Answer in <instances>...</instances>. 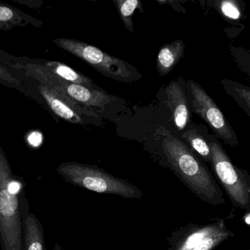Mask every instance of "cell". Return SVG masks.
Segmentation results:
<instances>
[{
	"mask_svg": "<svg viewBox=\"0 0 250 250\" xmlns=\"http://www.w3.org/2000/svg\"><path fill=\"white\" fill-rule=\"evenodd\" d=\"M54 43L77 57L105 77L117 81L131 83L136 80L134 67L120 58L112 56L96 46L74 39H58Z\"/></svg>",
	"mask_w": 250,
	"mask_h": 250,
	"instance_id": "8992f818",
	"label": "cell"
},
{
	"mask_svg": "<svg viewBox=\"0 0 250 250\" xmlns=\"http://www.w3.org/2000/svg\"><path fill=\"white\" fill-rule=\"evenodd\" d=\"M37 90L43 98V102L59 118L73 124L84 125L85 118L96 117L90 109L77 103L66 95L37 83Z\"/></svg>",
	"mask_w": 250,
	"mask_h": 250,
	"instance_id": "ba28073f",
	"label": "cell"
},
{
	"mask_svg": "<svg viewBox=\"0 0 250 250\" xmlns=\"http://www.w3.org/2000/svg\"><path fill=\"white\" fill-rule=\"evenodd\" d=\"M187 85L191 91L194 112L206 121L216 136L223 140L225 143L230 146L238 144L235 133L228 125L222 111L214 101L200 84L193 80H188Z\"/></svg>",
	"mask_w": 250,
	"mask_h": 250,
	"instance_id": "52a82bcc",
	"label": "cell"
},
{
	"mask_svg": "<svg viewBox=\"0 0 250 250\" xmlns=\"http://www.w3.org/2000/svg\"><path fill=\"white\" fill-rule=\"evenodd\" d=\"M238 95H239L243 99L247 102V106H250V92L249 87H243V88H237L236 90Z\"/></svg>",
	"mask_w": 250,
	"mask_h": 250,
	"instance_id": "d6986e66",
	"label": "cell"
},
{
	"mask_svg": "<svg viewBox=\"0 0 250 250\" xmlns=\"http://www.w3.org/2000/svg\"><path fill=\"white\" fill-rule=\"evenodd\" d=\"M36 62L61 80L72 83V84H80L88 88L101 89L97 87L93 83V80L80 73L77 72L75 70L68 66L62 62H56V61H48L44 60H36Z\"/></svg>",
	"mask_w": 250,
	"mask_h": 250,
	"instance_id": "30bf717a",
	"label": "cell"
},
{
	"mask_svg": "<svg viewBox=\"0 0 250 250\" xmlns=\"http://www.w3.org/2000/svg\"><path fill=\"white\" fill-rule=\"evenodd\" d=\"M115 2L124 25L127 30L133 33V15L136 9L142 10L141 2L138 0H116Z\"/></svg>",
	"mask_w": 250,
	"mask_h": 250,
	"instance_id": "2e32d148",
	"label": "cell"
},
{
	"mask_svg": "<svg viewBox=\"0 0 250 250\" xmlns=\"http://www.w3.org/2000/svg\"><path fill=\"white\" fill-rule=\"evenodd\" d=\"M12 176L11 167L0 146V245L2 250H24L19 197L8 189Z\"/></svg>",
	"mask_w": 250,
	"mask_h": 250,
	"instance_id": "3957f363",
	"label": "cell"
},
{
	"mask_svg": "<svg viewBox=\"0 0 250 250\" xmlns=\"http://www.w3.org/2000/svg\"><path fill=\"white\" fill-rule=\"evenodd\" d=\"M162 162L202 201L212 206L225 204L223 192L208 168L181 140L165 138Z\"/></svg>",
	"mask_w": 250,
	"mask_h": 250,
	"instance_id": "6da1fadb",
	"label": "cell"
},
{
	"mask_svg": "<svg viewBox=\"0 0 250 250\" xmlns=\"http://www.w3.org/2000/svg\"><path fill=\"white\" fill-rule=\"evenodd\" d=\"M243 222L247 227H250V210H246L242 216Z\"/></svg>",
	"mask_w": 250,
	"mask_h": 250,
	"instance_id": "ffe728a7",
	"label": "cell"
},
{
	"mask_svg": "<svg viewBox=\"0 0 250 250\" xmlns=\"http://www.w3.org/2000/svg\"><path fill=\"white\" fill-rule=\"evenodd\" d=\"M27 140H28L30 146H33V147H38L42 144V134L38 132V131H33L29 135Z\"/></svg>",
	"mask_w": 250,
	"mask_h": 250,
	"instance_id": "ac0fdd59",
	"label": "cell"
},
{
	"mask_svg": "<svg viewBox=\"0 0 250 250\" xmlns=\"http://www.w3.org/2000/svg\"><path fill=\"white\" fill-rule=\"evenodd\" d=\"M166 93L175 126L178 131H181L185 128L189 120L185 93L177 81L169 83L167 87Z\"/></svg>",
	"mask_w": 250,
	"mask_h": 250,
	"instance_id": "9c48e42d",
	"label": "cell"
},
{
	"mask_svg": "<svg viewBox=\"0 0 250 250\" xmlns=\"http://www.w3.org/2000/svg\"><path fill=\"white\" fill-rule=\"evenodd\" d=\"M185 45L181 40H177L162 46L157 57L158 72L161 77L171 72L184 56Z\"/></svg>",
	"mask_w": 250,
	"mask_h": 250,
	"instance_id": "7c38bea8",
	"label": "cell"
},
{
	"mask_svg": "<svg viewBox=\"0 0 250 250\" xmlns=\"http://www.w3.org/2000/svg\"><path fill=\"white\" fill-rule=\"evenodd\" d=\"M219 8L222 14L227 18L237 20H239L241 17V11L238 4L235 1H229V0L222 1L220 2Z\"/></svg>",
	"mask_w": 250,
	"mask_h": 250,
	"instance_id": "e0dca14e",
	"label": "cell"
},
{
	"mask_svg": "<svg viewBox=\"0 0 250 250\" xmlns=\"http://www.w3.org/2000/svg\"><path fill=\"white\" fill-rule=\"evenodd\" d=\"M0 83L17 89L23 94L36 99L33 87L29 86L28 82L26 81L24 77L17 75L13 72L12 69L2 63H0Z\"/></svg>",
	"mask_w": 250,
	"mask_h": 250,
	"instance_id": "5bb4252c",
	"label": "cell"
},
{
	"mask_svg": "<svg viewBox=\"0 0 250 250\" xmlns=\"http://www.w3.org/2000/svg\"><path fill=\"white\" fill-rule=\"evenodd\" d=\"M210 165L215 176L235 208L250 210V175L235 166L222 146L213 142Z\"/></svg>",
	"mask_w": 250,
	"mask_h": 250,
	"instance_id": "5b68a950",
	"label": "cell"
},
{
	"mask_svg": "<svg viewBox=\"0 0 250 250\" xmlns=\"http://www.w3.org/2000/svg\"><path fill=\"white\" fill-rule=\"evenodd\" d=\"M234 237L224 219L210 223H189L174 230L167 238V250H215Z\"/></svg>",
	"mask_w": 250,
	"mask_h": 250,
	"instance_id": "277c9868",
	"label": "cell"
},
{
	"mask_svg": "<svg viewBox=\"0 0 250 250\" xmlns=\"http://www.w3.org/2000/svg\"><path fill=\"white\" fill-rule=\"evenodd\" d=\"M54 250H62V249H61V247H60L59 244H55V249H54Z\"/></svg>",
	"mask_w": 250,
	"mask_h": 250,
	"instance_id": "44dd1931",
	"label": "cell"
},
{
	"mask_svg": "<svg viewBox=\"0 0 250 250\" xmlns=\"http://www.w3.org/2000/svg\"><path fill=\"white\" fill-rule=\"evenodd\" d=\"M23 223L24 250H45L43 227L37 217L30 213Z\"/></svg>",
	"mask_w": 250,
	"mask_h": 250,
	"instance_id": "4fadbf2b",
	"label": "cell"
},
{
	"mask_svg": "<svg viewBox=\"0 0 250 250\" xmlns=\"http://www.w3.org/2000/svg\"><path fill=\"white\" fill-rule=\"evenodd\" d=\"M58 173L74 185L99 194H114L126 199H140L143 192L126 180L114 176L92 165L65 162L58 166Z\"/></svg>",
	"mask_w": 250,
	"mask_h": 250,
	"instance_id": "7a4b0ae2",
	"label": "cell"
},
{
	"mask_svg": "<svg viewBox=\"0 0 250 250\" xmlns=\"http://www.w3.org/2000/svg\"><path fill=\"white\" fill-rule=\"evenodd\" d=\"M184 139L204 162H210L211 159V150L210 144L206 142L201 136L199 135L194 130H188L183 135Z\"/></svg>",
	"mask_w": 250,
	"mask_h": 250,
	"instance_id": "9a60e30c",
	"label": "cell"
},
{
	"mask_svg": "<svg viewBox=\"0 0 250 250\" xmlns=\"http://www.w3.org/2000/svg\"></svg>",
	"mask_w": 250,
	"mask_h": 250,
	"instance_id": "7402d4cb",
	"label": "cell"
},
{
	"mask_svg": "<svg viewBox=\"0 0 250 250\" xmlns=\"http://www.w3.org/2000/svg\"><path fill=\"white\" fill-rule=\"evenodd\" d=\"M33 24L40 27L42 22L8 4L0 2V30L8 31L15 27Z\"/></svg>",
	"mask_w": 250,
	"mask_h": 250,
	"instance_id": "8fae6325",
	"label": "cell"
}]
</instances>
